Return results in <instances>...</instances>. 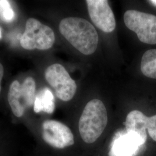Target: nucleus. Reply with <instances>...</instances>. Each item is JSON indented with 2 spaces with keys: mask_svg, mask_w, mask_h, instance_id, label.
I'll return each mask as SVG.
<instances>
[{
  "mask_svg": "<svg viewBox=\"0 0 156 156\" xmlns=\"http://www.w3.org/2000/svg\"><path fill=\"white\" fill-rule=\"evenodd\" d=\"M45 77L58 98L63 101L73 99L76 93L77 86L62 65L53 64L48 67L45 71Z\"/></svg>",
  "mask_w": 156,
  "mask_h": 156,
  "instance_id": "423d86ee",
  "label": "nucleus"
},
{
  "mask_svg": "<svg viewBox=\"0 0 156 156\" xmlns=\"http://www.w3.org/2000/svg\"><path fill=\"white\" fill-rule=\"evenodd\" d=\"M149 2L153 5L156 6V0H152V1H149Z\"/></svg>",
  "mask_w": 156,
  "mask_h": 156,
  "instance_id": "dca6fc26",
  "label": "nucleus"
},
{
  "mask_svg": "<svg viewBox=\"0 0 156 156\" xmlns=\"http://www.w3.org/2000/svg\"><path fill=\"white\" fill-rule=\"evenodd\" d=\"M4 67L0 62V93H1V82H2L3 76H4Z\"/></svg>",
  "mask_w": 156,
  "mask_h": 156,
  "instance_id": "4468645a",
  "label": "nucleus"
},
{
  "mask_svg": "<svg viewBox=\"0 0 156 156\" xmlns=\"http://www.w3.org/2000/svg\"><path fill=\"white\" fill-rule=\"evenodd\" d=\"M42 138L52 147L64 149L74 144L72 131L66 125L60 122L48 120L42 124Z\"/></svg>",
  "mask_w": 156,
  "mask_h": 156,
  "instance_id": "6e6552de",
  "label": "nucleus"
},
{
  "mask_svg": "<svg viewBox=\"0 0 156 156\" xmlns=\"http://www.w3.org/2000/svg\"><path fill=\"white\" fill-rule=\"evenodd\" d=\"M90 19L98 28L104 33L113 32L116 28L114 13L106 0H87Z\"/></svg>",
  "mask_w": 156,
  "mask_h": 156,
  "instance_id": "1a4fd4ad",
  "label": "nucleus"
},
{
  "mask_svg": "<svg viewBox=\"0 0 156 156\" xmlns=\"http://www.w3.org/2000/svg\"><path fill=\"white\" fill-rule=\"evenodd\" d=\"M107 123L108 115L104 103L98 99L89 101L79 121V130L84 142H95L106 128Z\"/></svg>",
  "mask_w": 156,
  "mask_h": 156,
  "instance_id": "f03ea898",
  "label": "nucleus"
},
{
  "mask_svg": "<svg viewBox=\"0 0 156 156\" xmlns=\"http://www.w3.org/2000/svg\"><path fill=\"white\" fill-rule=\"evenodd\" d=\"M55 109V97L48 87L41 90L36 95L34 103V111L35 113L44 112L51 114Z\"/></svg>",
  "mask_w": 156,
  "mask_h": 156,
  "instance_id": "9b49d317",
  "label": "nucleus"
},
{
  "mask_svg": "<svg viewBox=\"0 0 156 156\" xmlns=\"http://www.w3.org/2000/svg\"><path fill=\"white\" fill-rule=\"evenodd\" d=\"M15 12L9 1L0 0V19L6 23L12 22L15 19Z\"/></svg>",
  "mask_w": 156,
  "mask_h": 156,
  "instance_id": "ddd939ff",
  "label": "nucleus"
},
{
  "mask_svg": "<svg viewBox=\"0 0 156 156\" xmlns=\"http://www.w3.org/2000/svg\"><path fill=\"white\" fill-rule=\"evenodd\" d=\"M36 84L33 78H26L22 84L15 80L12 83L8 99L12 111L17 117L22 116L25 111L34 105L35 98Z\"/></svg>",
  "mask_w": 156,
  "mask_h": 156,
  "instance_id": "39448f33",
  "label": "nucleus"
},
{
  "mask_svg": "<svg viewBox=\"0 0 156 156\" xmlns=\"http://www.w3.org/2000/svg\"><path fill=\"white\" fill-rule=\"evenodd\" d=\"M55 42L53 30L34 18H29L20 43L26 50H45L51 48Z\"/></svg>",
  "mask_w": 156,
  "mask_h": 156,
  "instance_id": "7ed1b4c3",
  "label": "nucleus"
},
{
  "mask_svg": "<svg viewBox=\"0 0 156 156\" xmlns=\"http://www.w3.org/2000/svg\"><path fill=\"white\" fill-rule=\"evenodd\" d=\"M1 37H2V34H1V30L0 29V39L1 38Z\"/></svg>",
  "mask_w": 156,
  "mask_h": 156,
  "instance_id": "f3484780",
  "label": "nucleus"
},
{
  "mask_svg": "<svg viewBox=\"0 0 156 156\" xmlns=\"http://www.w3.org/2000/svg\"><path fill=\"white\" fill-rule=\"evenodd\" d=\"M126 133L134 136L142 146L146 142L147 134L156 142V115L147 117L142 112L134 110L128 114L126 120Z\"/></svg>",
  "mask_w": 156,
  "mask_h": 156,
  "instance_id": "0eeeda50",
  "label": "nucleus"
},
{
  "mask_svg": "<svg viewBox=\"0 0 156 156\" xmlns=\"http://www.w3.org/2000/svg\"><path fill=\"white\" fill-rule=\"evenodd\" d=\"M142 146L136 138L126 133L115 140L111 149L119 156H134Z\"/></svg>",
  "mask_w": 156,
  "mask_h": 156,
  "instance_id": "9d476101",
  "label": "nucleus"
},
{
  "mask_svg": "<svg viewBox=\"0 0 156 156\" xmlns=\"http://www.w3.org/2000/svg\"><path fill=\"white\" fill-rule=\"evenodd\" d=\"M109 156H119V155H117L113 151H112V149H111V150L109 151Z\"/></svg>",
  "mask_w": 156,
  "mask_h": 156,
  "instance_id": "2eb2a0df",
  "label": "nucleus"
},
{
  "mask_svg": "<svg viewBox=\"0 0 156 156\" xmlns=\"http://www.w3.org/2000/svg\"><path fill=\"white\" fill-rule=\"evenodd\" d=\"M124 22L128 29L136 34L140 42L156 44V16L136 10H128L124 13Z\"/></svg>",
  "mask_w": 156,
  "mask_h": 156,
  "instance_id": "20e7f679",
  "label": "nucleus"
},
{
  "mask_svg": "<svg viewBox=\"0 0 156 156\" xmlns=\"http://www.w3.org/2000/svg\"><path fill=\"white\" fill-rule=\"evenodd\" d=\"M140 70L146 77L156 79V49L147 50L143 55Z\"/></svg>",
  "mask_w": 156,
  "mask_h": 156,
  "instance_id": "f8f14e48",
  "label": "nucleus"
},
{
  "mask_svg": "<svg viewBox=\"0 0 156 156\" xmlns=\"http://www.w3.org/2000/svg\"><path fill=\"white\" fill-rule=\"evenodd\" d=\"M62 36L73 46L84 55H90L97 50L98 35L94 27L86 19L69 17L59 24Z\"/></svg>",
  "mask_w": 156,
  "mask_h": 156,
  "instance_id": "f257e3e1",
  "label": "nucleus"
}]
</instances>
